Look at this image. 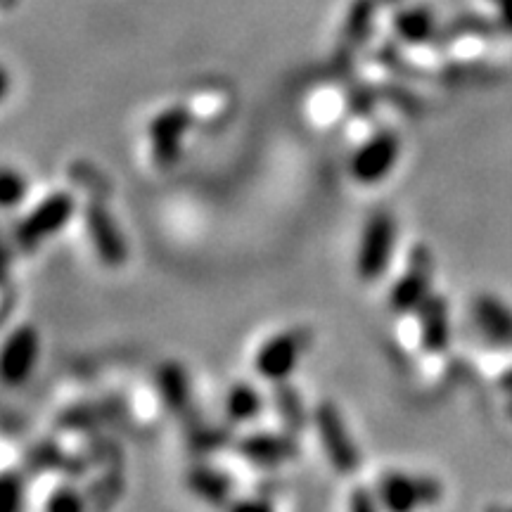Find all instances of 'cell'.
Returning <instances> with one entry per match:
<instances>
[{
	"label": "cell",
	"mask_w": 512,
	"mask_h": 512,
	"mask_svg": "<svg viewBox=\"0 0 512 512\" xmlns=\"http://www.w3.org/2000/svg\"><path fill=\"white\" fill-rule=\"evenodd\" d=\"M128 415V403L124 396H105V399L76 403L60 413L55 425L64 432H93L112 425Z\"/></svg>",
	"instance_id": "cell-11"
},
{
	"label": "cell",
	"mask_w": 512,
	"mask_h": 512,
	"mask_svg": "<svg viewBox=\"0 0 512 512\" xmlns=\"http://www.w3.org/2000/svg\"><path fill=\"white\" fill-rule=\"evenodd\" d=\"M271 399H273V411L278 415L280 425H283L287 432L299 434L309 425H313V413H309L302 394H299V389L294 387V384H290V380L275 382Z\"/></svg>",
	"instance_id": "cell-17"
},
{
	"label": "cell",
	"mask_w": 512,
	"mask_h": 512,
	"mask_svg": "<svg viewBox=\"0 0 512 512\" xmlns=\"http://www.w3.org/2000/svg\"><path fill=\"white\" fill-rule=\"evenodd\" d=\"M185 486L190 494L200 501L216 505V508H226L233 501L235 482L233 477L219 470L214 465H195L185 472Z\"/></svg>",
	"instance_id": "cell-15"
},
{
	"label": "cell",
	"mask_w": 512,
	"mask_h": 512,
	"mask_svg": "<svg viewBox=\"0 0 512 512\" xmlns=\"http://www.w3.org/2000/svg\"><path fill=\"white\" fill-rule=\"evenodd\" d=\"M24 501L22 479L15 472H5L0 479V512H19Z\"/></svg>",
	"instance_id": "cell-23"
},
{
	"label": "cell",
	"mask_w": 512,
	"mask_h": 512,
	"mask_svg": "<svg viewBox=\"0 0 512 512\" xmlns=\"http://www.w3.org/2000/svg\"><path fill=\"white\" fill-rule=\"evenodd\" d=\"M444 496L437 477L408 475V472H384L377 482V498L384 512H420L432 508Z\"/></svg>",
	"instance_id": "cell-2"
},
{
	"label": "cell",
	"mask_w": 512,
	"mask_h": 512,
	"mask_svg": "<svg viewBox=\"0 0 512 512\" xmlns=\"http://www.w3.org/2000/svg\"><path fill=\"white\" fill-rule=\"evenodd\" d=\"M38 351H41V339L31 325H17L15 330L5 337L3 356H0V375L8 387H17L29 380L34 373Z\"/></svg>",
	"instance_id": "cell-9"
},
{
	"label": "cell",
	"mask_w": 512,
	"mask_h": 512,
	"mask_svg": "<svg viewBox=\"0 0 512 512\" xmlns=\"http://www.w3.org/2000/svg\"><path fill=\"white\" fill-rule=\"evenodd\" d=\"M67 460H69V456L62 451V448L50 444V441H43V444H38L29 451L27 467L34 472H43V470H62L64 472Z\"/></svg>",
	"instance_id": "cell-20"
},
{
	"label": "cell",
	"mask_w": 512,
	"mask_h": 512,
	"mask_svg": "<svg viewBox=\"0 0 512 512\" xmlns=\"http://www.w3.org/2000/svg\"><path fill=\"white\" fill-rule=\"evenodd\" d=\"M83 223H86V233L102 264L107 268L124 266L128 259V247L110 209L102 202H88L86 209H83Z\"/></svg>",
	"instance_id": "cell-7"
},
{
	"label": "cell",
	"mask_w": 512,
	"mask_h": 512,
	"mask_svg": "<svg viewBox=\"0 0 512 512\" xmlns=\"http://www.w3.org/2000/svg\"><path fill=\"white\" fill-rule=\"evenodd\" d=\"M313 430L318 434L320 446L332 470L339 475H354L361 465V453H358L356 441L351 439V432L344 420L342 411L335 401H320L313 408Z\"/></svg>",
	"instance_id": "cell-1"
},
{
	"label": "cell",
	"mask_w": 512,
	"mask_h": 512,
	"mask_svg": "<svg viewBox=\"0 0 512 512\" xmlns=\"http://www.w3.org/2000/svg\"><path fill=\"white\" fill-rule=\"evenodd\" d=\"M76 214V200L69 192H53L41 200L12 230V240L22 252H31L41 242L60 233Z\"/></svg>",
	"instance_id": "cell-4"
},
{
	"label": "cell",
	"mask_w": 512,
	"mask_h": 512,
	"mask_svg": "<svg viewBox=\"0 0 512 512\" xmlns=\"http://www.w3.org/2000/svg\"><path fill=\"white\" fill-rule=\"evenodd\" d=\"M233 427V425H230ZM221 425H192L188 432V444L195 453H214L233 444V430Z\"/></svg>",
	"instance_id": "cell-19"
},
{
	"label": "cell",
	"mask_w": 512,
	"mask_h": 512,
	"mask_svg": "<svg viewBox=\"0 0 512 512\" xmlns=\"http://www.w3.org/2000/svg\"><path fill=\"white\" fill-rule=\"evenodd\" d=\"M240 458L247 460L256 467H264V470H271V467H280L292 463V460L299 458L302 453V446H299L297 434L292 432H252L247 437L238 439Z\"/></svg>",
	"instance_id": "cell-8"
},
{
	"label": "cell",
	"mask_w": 512,
	"mask_h": 512,
	"mask_svg": "<svg viewBox=\"0 0 512 512\" xmlns=\"http://www.w3.org/2000/svg\"><path fill=\"white\" fill-rule=\"evenodd\" d=\"M313 342V332L304 325L283 330L271 339H266L256 351L254 368L259 377H264L271 384L290 380L294 370L299 366V358L309 351Z\"/></svg>",
	"instance_id": "cell-5"
},
{
	"label": "cell",
	"mask_w": 512,
	"mask_h": 512,
	"mask_svg": "<svg viewBox=\"0 0 512 512\" xmlns=\"http://www.w3.org/2000/svg\"><path fill=\"white\" fill-rule=\"evenodd\" d=\"M472 320L479 332L496 347H512V309L494 294L472 299Z\"/></svg>",
	"instance_id": "cell-13"
},
{
	"label": "cell",
	"mask_w": 512,
	"mask_h": 512,
	"mask_svg": "<svg viewBox=\"0 0 512 512\" xmlns=\"http://www.w3.org/2000/svg\"><path fill=\"white\" fill-rule=\"evenodd\" d=\"M396 245V221L389 211H375L363 226L356 249V275L363 283H375L392 264Z\"/></svg>",
	"instance_id": "cell-3"
},
{
	"label": "cell",
	"mask_w": 512,
	"mask_h": 512,
	"mask_svg": "<svg viewBox=\"0 0 512 512\" xmlns=\"http://www.w3.org/2000/svg\"><path fill=\"white\" fill-rule=\"evenodd\" d=\"M86 510H88V501L83 498L79 489H74V486L69 484L57 486L46 501V512H86Z\"/></svg>",
	"instance_id": "cell-21"
},
{
	"label": "cell",
	"mask_w": 512,
	"mask_h": 512,
	"mask_svg": "<svg viewBox=\"0 0 512 512\" xmlns=\"http://www.w3.org/2000/svg\"><path fill=\"white\" fill-rule=\"evenodd\" d=\"M420 323V347L430 356H439L448 349L451 342V313H448V299L444 294L432 292L425 304L418 309Z\"/></svg>",
	"instance_id": "cell-12"
},
{
	"label": "cell",
	"mask_w": 512,
	"mask_h": 512,
	"mask_svg": "<svg viewBox=\"0 0 512 512\" xmlns=\"http://www.w3.org/2000/svg\"><path fill=\"white\" fill-rule=\"evenodd\" d=\"M226 512H275V508L271 501H266V498L245 496V498H233V501L226 505Z\"/></svg>",
	"instance_id": "cell-25"
},
{
	"label": "cell",
	"mask_w": 512,
	"mask_h": 512,
	"mask_svg": "<svg viewBox=\"0 0 512 512\" xmlns=\"http://www.w3.org/2000/svg\"><path fill=\"white\" fill-rule=\"evenodd\" d=\"M188 126V114L181 110L166 112L150 126L152 155L159 166H171L181 157V136Z\"/></svg>",
	"instance_id": "cell-16"
},
{
	"label": "cell",
	"mask_w": 512,
	"mask_h": 512,
	"mask_svg": "<svg viewBox=\"0 0 512 512\" xmlns=\"http://www.w3.org/2000/svg\"><path fill=\"white\" fill-rule=\"evenodd\" d=\"M24 197H27V181H24L17 171L5 169L3 178H0V202H3V207H17Z\"/></svg>",
	"instance_id": "cell-22"
},
{
	"label": "cell",
	"mask_w": 512,
	"mask_h": 512,
	"mask_svg": "<svg viewBox=\"0 0 512 512\" xmlns=\"http://www.w3.org/2000/svg\"><path fill=\"white\" fill-rule=\"evenodd\" d=\"M264 411V396L249 382H235L223 399V413L228 425H247Z\"/></svg>",
	"instance_id": "cell-18"
},
{
	"label": "cell",
	"mask_w": 512,
	"mask_h": 512,
	"mask_svg": "<svg viewBox=\"0 0 512 512\" xmlns=\"http://www.w3.org/2000/svg\"><path fill=\"white\" fill-rule=\"evenodd\" d=\"M399 140L392 133H380L370 138L366 145L358 147V152L351 159V176L361 185H375L389 176L399 159Z\"/></svg>",
	"instance_id": "cell-10"
},
{
	"label": "cell",
	"mask_w": 512,
	"mask_h": 512,
	"mask_svg": "<svg viewBox=\"0 0 512 512\" xmlns=\"http://www.w3.org/2000/svg\"><path fill=\"white\" fill-rule=\"evenodd\" d=\"M432 278L434 256L430 247L418 242L408 252L406 271L399 275V280L389 290V309H392V313H396V316L418 313L425 299L432 294Z\"/></svg>",
	"instance_id": "cell-6"
},
{
	"label": "cell",
	"mask_w": 512,
	"mask_h": 512,
	"mask_svg": "<svg viewBox=\"0 0 512 512\" xmlns=\"http://www.w3.org/2000/svg\"><path fill=\"white\" fill-rule=\"evenodd\" d=\"M508 512H512V510H508Z\"/></svg>",
	"instance_id": "cell-26"
},
{
	"label": "cell",
	"mask_w": 512,
	"mask_h": 512,
	"mask_svg": "<svg viewBox=\"0 0 512 512\" xmlns=\"http://www.w3.org/2000/svg\"><path fill=\"white\" fill-rule=\"evenodd\" d=\"M349 512H384L380 498L368 486H356L349 496Z\"/></svg>",
	"instance_id": "cell-24"
},
{
	"label": "cell",
	"mask_w": 512,
	"mask_h": 512,
	"mask_svg": "<svg viewBox=\"0 0 512 512\" xmlns=\"http://www.w3.org/2000/svg\"><path fill=\"white\" fill-rule=\"evenodd\" d=\"M157 394L162 406L174 415H188L192 411V384L183 363L166 361L157 368Z\"/></svg>",
	"instance_id": "cell-14"
}]
</instances>
